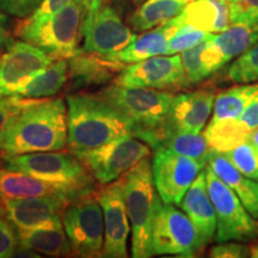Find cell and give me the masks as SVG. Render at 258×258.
<instances>
[{
	"label": "cell",
	"instance_id": "ffe728a7",
	"mask_svg": "<svg viewBox=\"0 0 258 258\" xmlns=\"http://www.w3.org/2000/svg\"><path fill=\"white\" fill-rule=\"evenodd\" d=\"M19 246L24 250L53 257H64L72 254V246L64 232L62 217L29 228H16Z\"/></svg>",
	"mask_w": 258,
	"mask_h": 258
},
{
	"label": "cell",
	"instance_id": "52a82bcc",
	"mask_svg": "<svg viewBox=\"0 0 258 258\" xmlns=\"http://www.w3.org/2000/svg\"><path fill=\"white\" fill-rule=\"evenodd\" d=\"M131 28L105 2L85 12L82 24L83 49L103 59L116 61V56L137 38Z\"/></svg>",
	"mask_w": 258,
	"mask_h": 258
},
{
	"label": "cell",
	"instance_id": "cb8c5ba5",
	"mask_svg": "<svg viewBox=\"0 0 258 258\" xmlns=\"http://www.w3.org/2000/svg\"><path fill=\"white\" fill-rule=\"evenodd\" d=\"M123 66L117 61H110L95 54L79 50L69 59V82L71 89L80 90L90 85L105 83L112 73L122 71Z\"/></svg>",
	"mask_w": 258,
	"mask_h": 258
},
{
	"label": "cell",
	"instance_id": "2e32d148",
	"mask_svg": "<svg viewBox=\"0 0 258 258\" xmlns=\"http://www.w3.org/2000/svg\"><path fill=\"white\" fill-rule=\"evenodd\" d=\"M116 84L124 88L165 90L185 86L180 55H157L123 67Z\"/></svg>",
	"mask_w": 258,
	"mask_h": 258
},
{
	"label": "cell",
	"instance_id": "8d00e7d4",
	"mask_svg": "<svg viewBox=\"0 0 258 258\" xmlns=\"http://www.w3.org/2000/svg\"><path fill=\"white\" fill-rule=\"evenodd\" d=\"M19 246L17 230L6 217H0V258L12 257Z\"/></svg>",
	"mask_w": 258,
	"mask_h": 258
},
{
	"label": "cell",
	"instance_id": "7c38bea8",
	"mask_svg": "<svg viewBox=\"0 0 258 258\" xmlns=\"http://www.w3.org/2000/svg\"><path fill=\"white\" fill-rule=\"evenodd\" d=\"M207 163L160 148L154 151L152 172L161 201L179 206L189 186Z\"/></svg>",
	"mask_w": 258,
	"mask_h": 258
},
{
	"label": "cell",
	"instance_id": "ab89813d",
	"mask_svg": "<svg viewBox=\"0 0 258 258\" xmlns=\"http://www.w3.org/2000/svg\"><path fill=\"white\" fill-rule=\"evenodd\" d=\"M73 0H42L41 4L37 6V9L29 15L30 18H44L56 14L60 10H62L64 6H67Z\"/></svg>",
	"mask_w": 258,
	"mask_h": 258
},
{
	"label": "cell",
	"instance_id": "c3c4849f",
	"mask_svg": "<svg viewBox=\"0 0 258 258\" xmlns=\"http://www.w3.org/2000/svg\"><path fill=\"white\" fill-rule=\"evenodd\" d=\"M179 2H183V3H185V4H189V3L194 2V0H179Z\"/></svg>",
	"mask_w": 258,
	"mask_h": 258
},
{
	"label": "cell",
	"instance_id": "ee69618b",
	"mask_svg": "<svg viewBox=\"0 0 258 258\" xmlns=\"http://www.w3.org/2000/svg\"><path fill=\"white\" fill-rule=\"evenodd\" d=\"M78 2H80L84 5V8H85V12H86L90 9H93L96 8V6L101 5L102 3L105 2V0H78Z\"/></svg>",
	"mask_w": 258,
	"mask_h": 258
},
{
	"label": "cell",
	"instance_id": "1f68e13d",
	"mask_svg": "<svg viewBox=\"0 0 258 258\" xmlns=\"http://www.w3.org/2000/svg\"><path fill=\"white\" fill-rule=\"evenodd\" d=\"M243 175L258 180V154L252 146L245 141L233 150L222 153Z\"/></svg>",
	"mask_w": 258,
	"mask_h": 258
},
{
	"label": "cell",
	"instance_id": "e575fe53",
	"mask_svg": "<svg viewBox=\"0 0 258 258\" xmlns=\"http://www.w3.org/2000/svg\"><path fill=\"white\" fill-rule=\"evenodd\" d=\"M231 23L258 24V0H228Z\"/></svg>",
	"mask_w": 258,
	"mask_h": 258
},
{
	"label": "cell",
	"instance_id": "d6a6232c",
	"mask_svg": "<svg viewBox=\"0 0 258 258\" xmlns=\"http://www.w3.org/2000/svg\"><path fill=\"white\" fill-rule=\"evenodd\" d=\"M211 35L212 32L200 30V29L194 28L191 25L184 24L170 38L166 55H173V54L182 53L186 49H190V48L198 46L199 43L207 40Z\"/></svg>",
	"mask_w": 258,
	"mask_h": 258
},
{
	"label": "cell",
	"instance_id": "60d3db41",
	"mask_svg": "<svg viewBox=\"0 0 258 258\" xmlns=\"http://www.w3.org/2000/svg\"><path fill=\"white\" fill-rule=\"evenodd\" d=\"M240 120L249 127L251 131L258 127V98L251 102L243 114L240 115Z\"/></svg>",
	"mask_w": 258,
	"mask_h": 258
},
{
	"label": "cell",
	"instance_id": "5b68a950",
	"mask_svg": "<svg viewBox=\"0 0 258 258\" xmlns=\"http://www.w3.org/2000/svg\"><path fill=\"white\" fill-rule=\"evenodd\" d=\"M2 160L6 170L21 171L53 184L64 186L78 198L96 191V179L83 161L71 151L32 152L17 156L4 154Z\"/></svg>",
	"mask_w": 258,
	"mask_h": 258
},
{
	"label": "cell",
	"instance_id": "f1b7e54d",
	"mask_svg": "<svg viewBox=\"0 0 258 258\" xmlns=\"http://www.w3.org/2000/svg\"><path fill=\"white\" fill-rule=\"evenodd\" d=\"M256 98H258V83L237 85L220 92L215 96L211 121L240 117L247 105Z\"/></svg>",
	"mask_w": 258,
	"mask_h": 258
},
{
	"label": "cell",
	"instance_id": "836d02e7",
	"mask_svg": "<svg viewBox=\"0 0 258 258\" xmlns=\"http://www.w3.org/2000/svg\"><path fill=\"white\" fill-rule=\"evenodd\" d=\"M205 41L199 43L198 46L182 51L180 54V61H182L183 71H184L186 85L202 82L209 76L201 60V51L205 46Z\"/></svg>",
	"mask_w": 258,
	"mask_h": 258
},
{
	"label": "cell",
	"instance_id": "b9f144b4",
	"mask_svg": "<svg viewBox=\"0 0 258 258\" xmlns=\"http://www.w3.org/2000/svg\"><path fill=\"white\" fill-rule=\"evenodd\" d=\"M12 42L14 41L9 31V18L0 12V56L11 46Z\"/></svg>",
	"mask_w": 258,
	"mask_h": 258
},
{
	"label": "cell",
	"instance_id": "7bdbcfd3",
	"mask_svg": "<svg viewBox=\"0 0 258 258\" xmlns=\"http://www.w3.org/2000/svg\"><path fill=\"white\" fill-rule=\"evenodd\" d=\"M246 141L249 143L251 146L254 151H256V153L258 154V127L256 129H253V131L250 132L249 137H247Z\"/></svg>",
	"mask_w": 258,
	"mask_h": 258
},
{
	"label": "cell",
	"instance_id": "f6af8a7d",
	"mask_svg": "<svg viewBox=\"0 0 258 258\" xmlns=\"http://www.w3.org/2000/svg\"><path fill=\"white\" fill-rule=\"evenodd\" d=\"M249 251H250V257L258 258V244L250 246L249 247Z\"/></svg>",
	"mask_w": 258,
	"mask_h": 258
},
{
	"label": "cell",
	"instance_id": "9c48e42d",
	"mask_svg": "<svg viewBox=\"0 0 258 258\" xmlns=\"http://www.w3.org/2000/svg\"><path fill=\"white\" fill-rule=\"evenodd\" d=\"M151 147L133 135H125L95 150L76 156L88 167L101 185L121 178L144 158L150 157Z\"/></svg>",
	"mask_w": 258,
	"mask_h": 258
},
{
	"label": "cell",
	"instance_id": "bcb514c9",
	"mask_svg": "<svg viewBox=\"0 0 258 258\" xmlns=\"http://www.w3.org/2000/svg\"><path fill=\"white\" fill-rule=\"evenodd\" d=\"M0 217H5V208L4 203H3L2 196H0Z\"/></svg>",
	"mask_w": 258,
	"mask_h": 258
},
{
	"label": "cell",
	"instance_id": "d6986e66",
	"mask_svg": "<svg viewBox=\"0 0 258 258\" xmlns=\"http://www.w3.org/2000/svg\"><path fill=\"white\" fill-rule=\"evenodd\" d=\"M179 206L195 226L201 247L208 245L217 234V215L209 198L205 170L189 186Z\"/></svg>",
	"mask_w": 258,
	"mask_h": 258
},
{
	"label": "cell",
	"instance_id": "ac0fdd59",
	"mask_svg": "<svg viewBox=\"0 0 258 258\" xmlns=\"http://www.w3.org/2000/svg\"><path fill=\"white\" fill-rule=\"evenodd\" d=\"M5 217L16 228L34 227L62 217L69 200L59 196H36L3 200Z\"/></svg>",
	"mask_w": 258,
	"mask_h": 258
},
{
	"label": "cell",
	"instance_id": "8fae6325",
	"mask_svg": "<svg viewBox=\"0 0 258 258\" xmlns=\"http://www.w3.org/2000/svg\"><path fill=\"white\" fill-rule=\"evenodd\" d=\"M215 101V92L212 89L199 90L175 96L169 115L159 127L153 129L141 138L152 150L156 148L160 139L167 133L185 132L201 133L211 117Z\"/></svg>",
	"mask_w": 258,
	"mask_h": 258
},
{
	"label": "cell",
	"instance_id": "30bf717a",
	"mask_svg": "<svg viewBox=\"0 0 258 258\" xmlns=\"http://www.w3.org/2000/svg\"><path fill=\"white\" fill-rule=\"evenodd\" d=\"M206 182L209 198L217 215V243L228 240L245 241L258 234L256 219L250 215L232 189L206 165Z\"/></svg>",
	"mask_w": 258,
	"mask_h": 258
},
{
	"label": "cell",
	"instance_id": "4dcf8cb0",
	"mask_svg": "<svg viewBox=\"0 0 258 258\" xmlns=\"http://www.w3.org/2000/svg\"><path fill=\"white\" fill-rule=\"evenodd\" d=\"M225 79L235 84L258 82V42L235 59L226 71Z\"/></svg>",
	"mask_w": 258,
	"mask_h": 258
},
{
	"label": "cell",
	"instance_id": "4316f807",
	"mask_svg": "<svg viewBox=\"0 0 258 258\" xmlns=\"http://www.w3.org/2000/svg\"><path fill=\"white\" fill-rule=\"evenodd\" d=\"M185 5L179 0H146L131 16L129 24L135 31L151 30L179 16Z\"/></svg>",
	"mask_w": 258,
	"mask_h": 258
},
{
	"label": "cell",
	"instance_id": "e0dca14e",
	"mask_svg": "<svg viewBox=\"0 0 258 258\" xmlns=\"http://www.w3.org/2000/svg\"><path fill=\"white\" fill-rule=\"evenodd\" d=\"M258 42V24L231 23L205 41L201 60L207 73L217 72Z\"/></svg>",
	"mask_w": 258,
	"mask_h": 258
},
{
	"label": "cell",
	"instance_id": "7402d4cb",
	"mask_svg": "<svg viewBox=\"0 0 258 258\" xmlns=\"http://www.w3.org/2000/svg\"><path fill=\"white\" fill-rule=\"evenodd\" d=\"M184 25L182 15L177 16L166 23L158 25L150 31L144 32L121 51L116 61L121 63H134L157 55H166L170 38L180 27Z\"/></svg>",
	"mask_w": 258,
	"mask_h": 258
},
{
	"label": "cell",
	"instance_id": "6da1fadb",
	"mask_svg": "<svg viewBox=\"0 0 258 258\" xmlns=\"http://www.w3.org/2000/svg\"><path fill=\"white\" fill-rule=\"evenodd\" d=\"M22 99V98H21ZM67 146V108L57 98L22 99L3 141L5 156L62 151Z\"/></svg>",
	"mask_w": 258,
	"mask_h": 258
},
{
	"label": "cell",
	"instance_id": "44dd1931",
	"mask_svg": "<svg viewBox=\"0 0 258 258\" xmlns=\"http://www.w3.org/2000/svg\"><path fill=\"white\" fill-rule=\"evenodd\" d=\"M0 196L3 200L25 199L36 196H59L70 202L79 199L64 186L53 184L21 171L0 169Z\"/></svg>",
	"mask_w": 258,
	"mask_h": 258
},
{
	"label": "cell",
	"instance_id": "74e56055",
	"mask_svg": "<svg viewBox=\"0 0 258 258\" xmlns=\"http://www.w3.org/2000/svg\"><path fill=\"white\" fill-rule=\"evenodd\" d=\"M42 0H0V11L4 14L24 18L31 15Z\"/></svg>",
	"mask_w": 258,
	"mask_h": 258
},
{
	"label": "cell",
	"instance_id": "5bb4252c",
	"mask_svg": "<svg viewBox=\"0 0 258 258\" xmlns=\"http://www.w3.org/2000/svg\"><path fill=\"white\" fill-rule=\"evenodd\" d=\"M54 60L28 42H12L0 56V96H15Z\"/></svg>",
	"mask_w": 258,
	"mask_h": 258
},
{
	"label": "cell",
	"instance_id": "4fadbf2b",
	"mask_svg": "<svg viewBox=\"0 0 258 258\" xmlns=\"http://www.w3.org/2000/svg\"><path fill=\"white\" fill-rule=\"evenodd\" d=\"M153 254H191L201 249L195 226L184 212L165 203L158 208L152 228Z\"/></svg>",
	"mask_w": 258,
	"mask_h": 258
},
{
	"label": "cell",
	"instance_id": "484cf974",
	"mask_svg": "<svg viewBox=\"0 0 258 258\" xmlns=\"http://www.w3.org/2000/svg\"><path fill=\"white\" fill-rule=\"evenodd\" d=\"M69 82V60L56 59L30 80L14 97L22 99H41L55 96Z\"/></svg>",
	"mask_w": 258,
	"mask_h": 258
},
{
	"label": "cell",
	"instance_id": "9a60e30c",
	"mask_svg": "<svg viewBox=\"0 0 258 258\" xmlns=\"http://www.w3.org/2000/svg\"><path fill=\"white\" fill-rule=\"evenodd\" d=\"M104 218V246L102 257L125 258L131 222L125 208L122 179L102 185L95 191Z\"/></svg>",
	"mask_w": 258,
	"mask_h": 258
},
{
	"label": "cell",
	"instance_id": "7a4b0ae2",
	"mask_svg": "<svg viewBox=\"0 0 258 258\" xmlns=\"http://www.w3.org/2000/svg\"><path fill=\"white\" fill-rule=\"evenodd\" d=\"M66 102L67 146L74 154L133 135L131 122L98 95L72 93L66 97Z\"/></svg>",
	"mask_w": 258,
	"mask_h": 258
},
{
	"label": "cell",
	"instance_id": "ba28073f",
	"mask_svg": "<svg viewBox=\"0 0 258 258\" xmlns=\"http://www.w3.org/2000/svg\"><path fill=\"white\" fill-rule=\"evenodd\" d=\"M62 225L78 257H102L104 218L95 192L70 202L62 214Z\"/></svg>",
	"mask_w": 258,
	"mask_h": 258
},
{
	"label": "cell",
	"instance_id": "d590c367",
	"mask_svg": "<svg viewBox=\"0 0 258 258\" xmlns=\"http://www.w3.org/2000/svg\"><path fill=\"white\" fill-rule=\"evenodd\" d=\"M22 105V99L14 96H0V151L3 148L5 134L10 124L15 120L16 115Z\"/></svg>",
	"mask_w": 258,
	"mask_h": 258
},
{
	"label": "cell",
	"instance_id": "7dc6e473",
	"mask_svg": "<svg viewBox=\"0 0 258 258\" xmlns=\"http://www.w3.org/2000/svg\"><path fill=\"white\" fill-rule=\"evenodd\" d=\"M145 2H146V0H133V3H134V4L135 5H141V4H143V3H145Z\"/></svg>",
	"mask_w": 258,
	"mask_h": 258
},
{
	"label": "cell",
	"instance_id": "603a6c76",
	"mask_svg": "<svg viewBox=\"0 0 258 258\" xmlns=\"http://www.w3.org/2000/svg\"><path fill=\"white\" fill-rule=\"evenodd\" d=\"M207 165L233 190L251 217L258 220V180L243 175L224 154L213 150L207 158Z\"/></svg>",
	"mask_w": 258,
	"mask_h": 258
},
{
	"label": "cell",
	"instance_id": "d4e9b609",
	"mask_svg": "<svg viewBox=\"0 0 258 258\" xmlns=\"http://www.w3.org/2000/svg\"><path fill=\"white\" fill-rule=\"evenodd\" d=\"M184 24L207 32H220L231 24L228 0H194L182 11Z\"/></svg>",
	"mask_w": 258,
	"mask_h": 258
},
{
	"label": "cell",
	"instance_id": "83f0119b",
	"mask_svg": "<svg viewBox=\"0 0 258 258\" xmlns=\"http://www.w3.org/2000/svg\"><path fill=\"white\" fill-rule=\"evenodd\" d=\"M250 132L251 129L238 117L211 121L202 134L213 151L225 153L245 143Z\"/></svg>",
	"mask_w": 258,
	"mask_h": 258
},
{
	"label": "cell",
	"instance_id": "277c9868",
	"mask_svg": "<svg viewBox=\"0 0 258 258\" xmlns=\"http://www.w3.org/2000/svg\"><path fill=\"white\" fill-rule=\"evenodd\" d=\"M84 15V5L73 0L49 17H24L16 27L15 34L32 46L41 48L55 60H69L79 51Z\"/></svg>",
	"mask_w": 258,
	"mask_h": 258
},
{
	"label": "cell",
	"instance_id": "3957f363",
	"mask_svg": "<svg viewBox=\"0 0 258 258\" xmlns=\"http://www.w3.org/2000/svg\"><path fill=\"white\" fill-rule=\"evenodd\" d=\"M121 179L131 222L132 254L134 258L152 257L153 221L161 205V199L154 184L150 158L139 161Z\"/></svg>",
	"mask_w": 258,
	"mask_h": 258
},
{
	"label": "cell",
	"instance_id": "681fc988",
	"mask_svg": "<svg viewBox=\"0 0 258 258\" xmlns=\"http://www.w3.org/2000/svg\"><path fill=\"white\" fill-rule=\"evenodd\" d=\"M257 227H258V221H257Z\"/></svg>",
	"mask_w": 258,
	"mask_h": 258
},
{
	"label": "cell",
	"instance_id": "8992f818",
	"mask_svg": "<svg viewBox=\"0 0 258 258\" xmlns=\"http://www.w3.org/2000/svg\"><path fill=\"white\" fill-rule=\"evenodd\" d=\"M97 95L131 122L133 137L138 139L163 123L175 98L172 93L157 89L124 88L117 84Z\"/></svg>",
	"mask_w": 258,
	"mask_h": 258
},
{
	"label": "cell",
	"instance_id": "f546056e",
	"mask_svg": "<svg viewBox=\"0 0 258 258\" xmlns=\"http://www.w3.org/2000/svg\"><path fill=\"white\" fill-rule=\"evenodd\" d=\"M165 148L172 152L186 156L194 159L202 160L207 163V158L212 152V148L200 133H185V132H173L167 133L160 139V141L153 151Z\"/></svg>",
	"mask_w": 258,
	"mask_h": 258
},
{
	"label": "cell",
	"instance_id": "f35d334b",
	"mask_svg": "<svg viewBox=\"0 0 258 258\" xmlns=\"http://www.w3.org/2000/svg\"><path fill=\"white\" fill-rule=\"evenodd\" d=\"M209 256L213 258H244L250 256V251L246 245L228 240L213 246Z\"/></svg>",
	"mask_w": 258,
	"mask_h": 258
}]
</instances>
